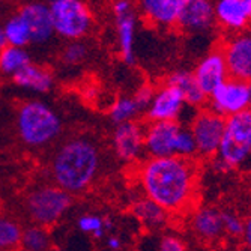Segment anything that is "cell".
I'll use <instances>...</instances> for the list:
<instances>
[{"instance_id":"cell-8","label":"cell","mask_w":251,"mask_h":251,"mask_svg":"<svg viewBox=\"0 0 251 251\" xmlns=\"http://www.w3.org/2000/svg\"><path fill=\"white\" fill-rule=\"evenodd\" d=\"M208 100L209 110L223 116L224 119L238 115L247 108H251L248 83L235 78H227L208 97Z\"/></svg>"},{"instance_id":"cell-20","label":"cell","mask_w":251,"mask_h":251,"mask_svg":"<svg viewBox=\"0 0 251 251\" xmlns=\"http://www.w3.org/2000/svg\"><path fill=\"white\" fill-rule=\"evenodd\" d=\"M12 80L18 87L30 90L35 94H47L54 84L51 71L36 63H29Z\"/></svg>"},{"instance_id":"cell-10","label":"cell","mask_w":251,"mask_h":251,"mask_svg":"<svg viewBox=\"0 0 251 251\" xmlns=\"http://www.w3.org/2000/svg\"><path fill=\"white\" fill-rule=\"evenodd\" d=\"M182 125L175 122H151L145 129V151L151 158L176 156V142Z\"/></svg>"},{"instance_id":"cell-26","label":"cell","mask_w":251,"mask_h":251,"mask_svg":"<svg viewBox=\"0 0 251 251\" xmlns=\"http://www.w3.org/2000/svg\"><path fill=\"white\" fill-rule=\"evenodd\" d=\"M77 229L84 233L90 235L94 239L105 238V233L113 230V221L108 218H102L97 214H83L77 220Z\"/></svg>"},{"instance_id":"cell-24","label":"cell","mask_w":251,"mask_h":251,"mask_svg":"<svg viewBox=\"0 0 251 251\" xmlns=\"http://www.w3.org/2000/svg\"><path fill=\"white\" fill-rule=\"evenodd\" d=\"M32 63L30 54L26 49H18V47H6L0 51V74L6 77H15L20 71Z\"/></svg>"},{"instance_id":"cell-3","label":"cell","mask_w":251,"mask_h":251,"mask_svg":"<svg viewBox=\"0 0 251 251\" xmlns=\"http://www.w3.org/2000/svg\"><path fill=\"white\" fill-rule=\"evenodd\" d=\"M17 131L26 146L44 148L59 137L62 121L49 104L32 100L21 104L17 111Z\"/></svg>"},{"instance_id":"cell-29","label":"cell","mask_w":251,"mask_h":251,"mask_svg":"<svg viewBox=\"0 0 251 251\" xmlns=\"http://www.w3.org/2000/svg\"><path fill=\"white\" fill-rule=\"evenodd\" d=\"M194 155H197V146L194 142V137L190 128H185L182 125L176 142V156L184 159H193Z\"/></svg>"},{"instance_id":"cell-21","label":"cell","mask_w":251,"mask_h":251,"mask_svg":"<svg viewBox=\"0 0 251 251\" xmlns=\"http://www.w3.org/2000/svg\"><path fill=\"white\" fill-rule=\"evenodd\" d=\"M166 84L176 87L179 92L184 95L185 104H188V105L200 107L208 100V97L201 92V89L197 84L193 73H190V71H176V73L170 74Z\"/></svg>"},{"instance_id":"cell-16","label":"cell","mask_w":251,"mask_h":251,"mask_svg":"<svg viewBox=\"0 0 251 251\" xmlns=\"http://www.w3.org/2000/svg\"><path fill=\"white\" fill-rule=\"evenodd\" d=\"M18 14L25 18L27 23L32 44H45L49 42L53 35V23H51V14L47 3L42 2H30L21 6Z\"/></svg>"},{"instance_id":"cell-12","label":"cell","mask_w":251,"mask_h":251,"mask_svg":"<svg viewBox=\"0 0 251 251\" xmlns=\"http://www.w3.org/2000/svg\"><path fill=\"white\" fill-rule=\"evenodd\" d=\"M185 105L184 95L170 84H164L155 90L151 105L146 110L151 122H175Z\"/></svg>"},{"instance_id":"cell-32","label":"cell","mask_w":251,"mask_h":251,"mask_svg":"<svg viewBox=\"0 0 251 251\" xmlns=\"http://www.w3.org/2000/svg\"><path fill=\"white\" fill-rule=\"evenodd\" d=\"M158 251H190L185 242L175 235H166L161 238Z\"/></svg>"},{"instance_id":"cell-34","label":"cell","mask_w":251,"mask_h":251,"mask_svg":"<svg viewBox=\"0 0 251 251\" xmlns=\"http://www.w3.org/2000/svg\"><path fill=\"white\" fill-rule=\"evenodd\" d=\"M242 242L251 251V214L244 220V232H242Z\"/></svg>"},{"instance_id":"cell-9","label":"cell","mask_w":251,"mask_h":251,"mask_svg":"<svg viewBox=\"0 0 251 251\" xmlns=\"http://www.w3.org/2000/svg\"><path fill=\"white\" fill-rule=\"evenodd\" d=\"M116 36L122 60L128 65L135 62V30H137V11L131 2L118 0L113 3Z\"/></svg>"},{"instance_id":"cell-23","label":"cell","mask_w":251,"mask_h":251,"mask_svg":"<svg viewBox=\"0 0 251 251\" xmlns=\"http://www.w3.org/2000/svg\"><path fill=\"white\" fill-rule=\"evenodd\" d=\"M2 27H3L6 45L18 47V49H26L29 44H32L30 30H29L27 23L18 12L11 15L5 21V25H2Z\"/></svg>"},{"instance_id":"cell-30","label":"cell","mask_w":251,"mask_h":251,"mask_svg":"<svg viewBox=\"0 0 251 251\" xmlns=\"http://www.w3.org/2000/svg\"><path fill=\"white\" fill-rule=\"evenodd\" d=\"M221 218H223V230L226 236H230L233 239L242 238L244 220L239 215H236L232 211H221Z\"/></svg>"},{"instance_id":"cell-27","label":"cell","mask_w":251,"mask_h":251,"mask_svg":"<svg viewBox=\"0 0 251 251\" xmlns=\"http://www.w3.org/2000/svg\"><path fill=\"white\" fill-rule=\"evenodd\" d=\"M23 229L21 226L5 215H0V251H15L20 248Z\"/></svg>"},{"instance_id":"cell-17","label":"cell","mask_w":251,"mask_h":251,"mask_svg":"<svg viewBox=\"0 0 251 251\" xmlns=\"http://www.w3.org/2000/svg\"><path fill=\"white\" fill-rule=\"evenodd\" d=\"M215 23L229 30H241L251 21V0H218L214 3Z\"/></svg>"},{"instance_id":"cell-11","label":"cell","mask_w":251,"mask_h":251,"mask_svg":"<svg viewBox=\"0 0 251 251\" xmlns=\"http://www.w3.org/2000/svg\"><path fill=\"white\" fill-rule=\"evenodd\" d=\"M229 77L250 83L251 81V35L232 36L221 49Z\"/></svg>"},{"instance_id":"cell-2","label":"cell","mask_w":251,"mask_h":251,"mask_svg":"<svg viewBox=\"0 0 251 251\" xmlns=\"http://www.w3.org/2000/svg\"><path fill=\"white\" fill-rule=\"evenodd\" d=\"M101 169V153L84 137L66 140L51 159L54 185L66 193H81L94 184Z\"/></svg>"},{"instance_id":"cell-18","label":"cell","mask_w":251,"mask_h":251,"mask_svg":"<svg viewBox=\"0 0 251 251\" xmlns=\"http://www.w3.org/2000/svg\"><path fill=\"white\" fill-rule=\"evenodd\" d=\"M191 229L204 242H217L224 236L221 211L214 206H203L193 212Z\"/></svg>"},{"instance_id":"cell-31","label":"cell","mask_w":251,"mask_h":251,"mask_svg":"<svg viewBox=\"0 0 251 251\" xmlns=\"http://www.w3.org/2000/svg\"><path fill=\"white\" fill-rule=\"evenodd\" d=\"M87 57V47L80 41L68 42L62 51V62L66 65H78Z\"/></svg>"},{"instance_id":"cell-36","label":"cell","mask_w":251,"mask_h":251,"mask_svg":"<svg viewBox=\"0 0 251 251\" xmlns=\"http://www.w3.org/2000/svg\"><path fill=\"white\" fill-rule=\"evenodd\" d=\"M6 47V41H5V35H3V27L0 25V51Z\"/></svg>"},{"instance_id":"cell-22","label":"cell","mask_w":251,"mask_h":251,"mask_svg":"<svg viewBox=\"0 0 251 251\" xmlns=\"http://www.w3.org/2000/svg\"><path fill=\"white\" fill-rule=\"evenodd\" d=\"M132 215L149 229H158L169 220V212L148 197H142L132 203Z\"/></svg>"},{"instance_id":"cell-19","label":"cell","mask_w":251,"mask_h":251,"mask_svg":"<svg viewBox=\"0 0 251 251\" xmlns=\"http://www.w3.org/2000/svg\"><path fill=\"white\" fill-rule=\"evenodd\" d=\"M185 0H145L140 3V11L145 18L158 27L176 26L180 9Z\"/></svg>"},{"instance_id":"cell-6","label":"cell","mask_w":251,"mask_h":251,"mask_svg":"<svg viewBox=\"0 0 251 251\" xmlns=\"http://www.w3.org/2000/svg\"><path fill=\"white\" fill-rule=\"evenodd\" d=\"M71 201V194L57 185H41L27 194L26 212L35 226L49 229L68 212Z\"/></svg>"},{"instance_id":"cell-25","label":"cell","mask_w":251,"mask_h":251,"mask_svg":"<svg viewBox=\"0 0 251 251\" xmlns=\"http://www.w3.org/2000/svg\"><path fill=\"white\" fill-rule=\"evenodd\" d=\"M21 251H51L53 250V239L49 229L41 226H29L23 229L21 241H20Z\"/></svg>"},{"instance_id":"cell-4","label":"cell","mask_w":251,"mask_h":251,"mask_svg":"<svg viewBox=\"0 0 251 251\" xmlns=\"http://www.w3.org/2000/svg\"><path fill=\"white\" fill-rule=\"evenodd\" d=\"M215 156L230 169L241 167L251 158V108L226 119L223 140Z\"/></svg>"},{"instance_id":"cell-28","label":"cell","mask_w":251,"mask_h":251,"mask_svg":"<svg viewBox=\"0 0 251 251\" xmlns=\"http://www.w3.org/2000/svg\"><path fill=\"white\" fill-rule=\"evenodd\" d=\"M142 110L132 97H119L110 107V119L116 125L132 122Z\"/></svg>"},{"instance_id":"cell-15","label":"cell","mask_w":251,"mask_h":251,"mask_svg":"<svg viewBox=\"0 0 251 251\" xmlns=\"http://www.w3.org/2000/svg\"><path fill=\"white\" fill-rule=\"evenodd\" d=\"M215 25L214 3L208 0H185L176 26L190 33L206 32Z\"/></svg>"},{"instance_id":"cell-33","label":"cell","mask_w":251,"mask_h":251,"mask_svg":"<svg viewBox=\"0 0 251 251\" xmlns=\"http://www.w3.org/2000/svg\"><path fill=\"white\" fill-rule=\"evenodd\" d=\"M153 95H155V90L149 84H143L140 89H137V92L132 95V98L135 100L137 105L143 111V110H148V107L151 105Z\"/></svg>"},{"instance_id":"cell-7","label":"cell","mask_w":251,"mask_h":251,"mask_svg":"<svg viewBox=\"0 0 251 251\" xmlns=\"http://www.w3.org/2000/svg\"><path fill=\"white\" fill-rule=\"evenodd\" d=\"M226 126V119L209 108L200 110L193 118L190 131L194 137L197 146V153L201 156L214 158L218 152L220 143L223 140Z\"/></svg>"},{"instance_id":"cell-13","label":"cell","mask_w":251,"mask_h":251,"mask_svg":"<svg viewBox=\"0 0 251 251\" xmlns=\"http://www.w3.org/2000/svg\"><path fill=\"white\" fill-rule=\"evenodd\" d=\"M193 75L200 86L201 92L206 97H209L227 78H230L221 49L214 50L204 56L196 66Z\"/></svg>"},{"instance_id":"cell-35","label":"cell","mask_w":251,"mask_h":251,"mask_svg":"<svg viewBox=\"0 0 251 251\" xmlns=\"http://www.w3.org/2000/svg\"><path fill=\"white\" fill-rule=\"evenodd\" d=\"M105 247L110 250V251H121L122 247H124V242L119 236L116 235H108L107 239H105Z\"/></svg>"},{"instance_id":"cell-14","label":"cell","mask_w":251,"mask_h":251,"mask_svg":"<svg viewBox=\"0 0 251 251\" xmlns=\"http://www.w3.org/2000/svg\"><path fill=\"white\" fill-rule=\"evenodd\" d=\"M113 149L122 161H137L145 151V129L134 121L116 125L113 132Z\"/></svg>"},{"instance_id":"cell-37","label":"cell","mask_w":251,"mask_h":251,"mask_svg":"<svg viewBox=\"0 0 251 251\" xmlns=\"http://www.w3.org/2000/svg\"><path fill=\"white\" fill-rule=\"evenodd\" d=\"M248 92H250V105H251V81L248 83Z\"/></svg>"},{"instance_id":"cell-1","label":"cell","mask_w":251,"mask_h":251,"mask_svg":"<svg viewBox=\"0 0 251 251\" xmlns=\"http://www.w3.org/2000/svg\"><path fill=\"white\" fill-rule=\"evenodd\" d=\"M145 196L167 212H182L196 196L197 173L191 159L177 156L149 158L139 173Z\"/></svg>"},{"instance_id":"cell-5","label":"cell","mask_w":251,"mask_h":251,"mask_svg":"<svg viewBox=\"0 0 251 251\" xmlns=\"http://www.w3.org/2000/svg\"><path fill=\"white\" fill-rule=\"evenodd\" d=\"M49 8L54 35L66 41H80L92 29V11L81 0H53Z\"/></svg>"}]
</instances>
